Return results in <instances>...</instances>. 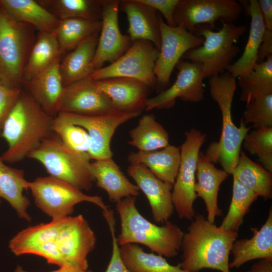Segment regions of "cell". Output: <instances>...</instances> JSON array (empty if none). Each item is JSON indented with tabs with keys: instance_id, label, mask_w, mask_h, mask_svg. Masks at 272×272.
Instances as JSON below:
<instances>
[{
	"instance_id": "42",
	"label": "cell",
	"mask_w": 272,
	"mask_h": 272,
	"mask_svg": "<svg viewBox=\"0 0 272 272\" xmlns=\"http://www.w3.org/2000/svg\"><path fill=\"white\" fill-rule=\"evenodd\" d=\"M20 87L11 86L0 82V129L20 97Z\"/></svg>"
},
{
	"instance_id": "26",
	"label": "cell",
	"mask_w": 272,
	"mask_h": 272,
	"mask_svg": "<svg viewBox=\"0 0 272 272\" xmlns=\"http://www.w3.org/2000/svg\"><path fill=\"white\" fill-rule=\"evenodd\" d=\"M127 160L130 165H144L159 179L173 185L180 163V150L169 145L160 150L131 152Z\"/></svg>"
},
{
	"instance_id": "21",
	"label": "cell",
	"mask_w": 272,
	"mask_h": 272,
	"mask_svg": "<svg viewBox=\"0 0 272 272\" xmlns=\"http://www.w3.org/2000/svg\"><path fill=\"white\" fill-rule=\"evenodd\" d=\"M60 59L24 83L29 94L42 109L52 117L59 113L64 89L60 72Z\"/></svg>"
},
{
	"instance_id": "9",
	"label": "cell",
	"mask_w": 272,
	"mask_h": 272,
	"mask_svg": "<svg viewBox=\"0 0 272 272\" xmlns=\"http://www.w3.org/2000/svg\"><path fill=\"white\" fill-rule=\"evenodd\" d=\"M31 190L36 206L52 219L69 216L74 207L81 202L93 203L106 212L108 207L97 195L84 193L73 185L49 175L31 182Z\"/></svg>"
},
{
	"instance_id": "22",
	"label": "cell",
	"mask_w": 272,
	"mask_h": 272,
	"mask_svg": "<svg viewBox=\"0 0 272 272\" xmlns=\"http://www.w3.org/2000/svg\"><path fill=\"white\" fill-rule=\"evenodd\" d=\"M229 175L223 169L217 168L204 153L199 152L194 190L196 196L203 199L208 213L207 219L211 223H215L217 217L222 216L218 203V192L221 184Z\"/></svg>"
},
{
	"instance_id": "44",
	"label": "cell",
	"mask_w": 272,
	"mask_h": 272,
	"mask_svg": "<svg viewBox=\"0 0 272 272\" xmlns=\"http://www.w3.org/2000/svg\"><path fill=\"white\" fill-rule=\"evenodd\" d=\"M270 55H272V31L265 29L258 50L257 63L262 62Z\"/></svg>"
},
{
	"instance_id": "8",
	"label": "cell",
	"mask_w": 272,
	"mask_h": 272,
	"mask_svg": "<svg viewBox=\"0 0 272 272\" xmlns=\"http://www.w3.org/2000/svg\"><path fill=\"white\" fill-rule=\"evenodd\" d=\"M31 26L17 21L0 6V72L4 82L20 87L33 44Z\"/></svg>"
},
{
	"instance_id": "50",
	"label": "cell",
	"mask_w": 272,
	"mask_h": 272,
	"mask_svg": "<svg viewBox=\"0 0 272 272\" xmlns=\"http://www.w3.org/2000/svg\"><path fill=\"white\" fill-rule=\"evenodd\" d=\"M0 202H1V201H0Z\"/></svg>"
},
{
	"instance_id": "19",
	"label": "cell",
	"mask_w": 272,
	"mask_h": 272,
	"mask_svg": "<svg viewBox=\"0 0 272 272\" xmlns=\"http://www.w3.org/2000/svg\"><path fill=\"white\" fill-rule=\"evenodd\" d=\"M119 111H142L145 108L150 88L138 80L122 77L94 81Z\"/></svg>"
},
{
	"instance_id": "2",
	"label": "cell",
	"mask_w": 272,
	"mask_h": 272,
	"mask_svg": "<svg viewBox=\"0 0 272 272\" xmlns=\"http://www.w3.org/2000/svg\"><path fill=\"white\" fill-rule=\"evenodd\" d=\"M238 232L223 230L203 215H195L183 233L178 265L186 272L210 268L230 272L229 255Z\"/></svg>"
},
{
	"instance_id": "27",
	"label": "cell",
	"mask_w": 272,
	"mask_h": 272,
	"mask_svg": "<svg viewBox=\"0 0 272 272\" xmlns=\"http://www.w3.org/2000/svg\"><path fill=\"white\" fill-rule=\"evenodd\" d=\"M99 34L84 40L60 61V72L64 86L88 78L94 71L91 67Z\"/></svg>"
},
{
	"instance_id": "33",
	"label": "cell",
	"mask_w": 272,
	"mask_h": 272,
	"mask_svg": "<svg viewBox=\"0 0 272 272\" xmlns=\"http://www.w3.org/2000/svg\"><path fill=\"white\" fill-rule=\"evenodd\" d=\"M122 260L130 272H186L169 263L162 256L147 253L136 244L119 246Z\"/></svg>"
},
{
	"instance_id": "12",
	"label": "cell",
	"mask_w": 272,
	"mask_h": 272,
	"mask_svg": "<svg viewBox=\"0 0 272 272\" xmlns=\"http://www.w3.org/2000/svg\"><path fill=\"white\" fill-rule=\"evenodd\" d=\"M159 23L161 46L154 70L158 94L169 87L172 73L184 54L203 43V38L191 33L182 25H168L160 15Z\"/></svg>"
},
{
	"instance_id": "37",
	"label": "cell",
	"mask_w": 272,
	"mask_h": 272,
	"mask_svg": "<svg viewBox=\"0 0 272 272\" xmlns=\"http://www.w3.org/2000/svg\"><path fill=\"white\" fill-rule=\"evenodd\" d=\"M233 177L232 196L228 213L219 227L223 230L238 232L245 216L251 205L258 197Z\"/></svg>"
},
{
	"instance_id": "49",
	"label": "cell",
	"mask_w": 272,
	"mask_h": 272,
	"mask_svg": "<svg viewBox=\"0 0 272 272\" xmlns=\"http://www.w3.org/2000/svg\"><path fill=\"white\" fill-rule=\"evenodd\" d=\"M1 134V130L0 129V135Z\"/></svg>"
},
{
	"instance_id": "24",
	"label": "cell",
	"mask_w": 272,
	"mask_h": 272,
	"mask_svg": "<svg viewBox=\"0 0 272 272\" xmlns=\"http://www.w3.org/2000/svg\"><path fill=\"white\" fill-rule=\"evenodd\" d=\"M240 3L250 16L251 22L248 38L242 54L226 69L236 79L246 76L257 63L258 50L265 29L257 1Z\"/></svg>"
},
{
	"instance_id": "5",
	"label": "cell",
	"mask_w": 272,
	"mask_h": 272,
	"mask_svg": "<svg viewBox=\"0 0 272 272\" xmlns=\"http://www.w3.org/2000/svg\"><path fill=\"white\" fill-rule=\"evenodd\" d=\"M136 198L129 196L116 203L121 231L116 237L119 246L139 243L153 252L168 258L176 256L180 250L184 232L170 221L158 226L147 220L135 206Z\"/></svg>"
},
{
	"instance_id": "34",
	"label": "cell",
	"mask_w": 272,
	"mask_h": 272,
	"mask_svg": "<svg viewBox=\"0 0 272 272\" xmlns=\"http://www.w3.org/2000/svg\"><path fill=\"white\" fill-rule=\"evenodd\" d=\"M129 136L128 144L142 152L158 150L169 145L168 132L153 114L142 116L138 125L130 130Z\"/></svg>"
},
{
	"instance_id": "30",
	"label": "cell",
	"mask_w": 272,
	"mask_h": 272,
	"mask_svg": "<svg viewBox=\"0 0 272 272\" xmlns=\"http://www.w3.org/2000/svg\"><path fill=\"white\" fill-rule=\"evenodd\" d=\"M62 55L54 33L39 31L24 70L23 83L60 59Z\"/></svg>"
},
{
	"instance_id": "35",
	"label": "cell",
	"mask_w": 272,
	"mask_h": 272,
	"mask_svg": "<svg viewBox=\"0 0 272 272\" xmlns=\"http://www.w3.org/2000/svg\"><path fill=\"white\" fill-rule=\"evenodd\" d=\"M103 0H39L43 7L59 20L82 18L101 21Z\"/></svg>"
},
{
	"instance_id": "23",
	"label": "cell",
	"mask_w": 272,
	"mask_h": 272,
	"mask_svg": "<svg viewBox=\"0 0 272 272\" xmlns=\"http://www.w3.org/2000/svg\"><path fill=\"white\" fill-rule=\"evenodd\" d=\"M252 236L250 238L236 240L232 246V259L229 262L230 268H238L249 261L254 259L272 258V208L264 224L257 229L251 227Z\"/></svg>"
},
{
	"instance_id": "25",
	"label": "cell",
	"mask_w": 272,
	"mask_h": 272,
	"mask_svg": "<svg viewBox=\"0 0 272 272\" xmlns=\"http://www.w3.org/2000/svg\"><path fill=\"white\" fill-rule=\"evenodd\" d=\"M91 169L97 186L106 191L111 202L139 194L138 187L126 178L112 158L91 162Z\"/></svg>"
},
{
	"instance_id": "15",
	"label": "cell",
	"mask_w": 272,
	"mask_h": 272,
	"mask_svg": "<svg viewBox=\"0 0 272 272\" xmlns=\"http://www.w3.org/2000/svg\"><path fill=\"white\" fill-rule=\"evenodd\" d=\"M176 67L178 73L174 83L156 96L148 98L146 103V110L172 108L177 98L194 103L203 99V80L206 76L201 65L181 59Z\"/></svg>"
},
{
	"instance_id": "13",
	"label": "cell",
	"mask_w": 272,
	"mask_h": 272,
	"mask_svg": "<svg viewBox=\"0 0 272 272\" xmlns=\"http://www.w3.org/2000/svg\"><path fill=\"white\" fill-rule=\"evenodd\" d=\"M240 2L234 0H179L174 13L176 26L182 25L193 34L198 26L214 28L215 23H233L242 12Z\"/></svg>"
},
{
	"instance_id": "41",
	"label": "cell",
	"mask_w": 272,
	"mask_h": 272,
	"mask_svg": "<svg viewBox=\"0 0 272 272\" xmlns=\"http://www.w3.org/2000/svg\"><path fill=\"white\" fill-rule=\"evenodd\" d=\"M108 225L112 238V251L111 259L105 272H130L124 264L120 256L119 246L115 235V220L113 211L108 209L102 212Z\"/></svg>"
},
{
	"instance_id": "40",
	"label": "cell",
	"mask_w": 272,
	"mask_h": 272,
	"mask_svg": "<svg viewBox=\"0 0 272 272\" xmlns=\"http://www.w3.org/2000/svg\"><path fill=\"white\" fill-rule=\"evenodd\" d=\"M255 129L272 127V94L258 97L248 103L241 119Z\"/></svg>"
},
{
	"instance_id": "18",
	"label": "cell",
	"mask_w": 272,
	"mask_h": 272,
	"mask_svg": "<svg viewBox=\"0 0 272 272\" xmlns=\"http://www.w3.org/2000/svg\"><path fill=\"white\" fill-rule=\"evenodd\" d=\"M127 172L147 198L154 221L161 224L168 222L174 210L173 185L159 179L142 164L130 165Z\"/></svg>"
},
{
	"instance_id": "28",
	"label": "cell",
	"mask_w": 272,
	"mask_h": 272,
	"mask_svg": "<svg viewBox=\"0 0 272 272\" xmlns=\"http://www.w3.org/2000/svg\"><path fill=\"white\" fill-rule=\"evenodd\" d=\"M5 163L0 157V198L10 204L19 218L31 222L27 212L30 202L23 194L29 189L31 182L25 178L23 170L11 167Z\"/></svg>"
},
{
	"instance_id": "4",
	"label": "cell",
	"mask_w": 272,
	"mask_h": 272,
	"mask_svg": "<svg viewBox=\"0 0 272 272\" xmlns=\"http://www.w3.org/2000/svg\"><path fill=\"white\" fill-rule=\"evenodd\" d=\"M210 92L221 111L222 127L218 142L211 143L205 153L214 164H220L228 174L236 166L243 140L250 128L241 120L236 126L232 120V105L236 89V78L225 71L218 76L209 78Z\"/></svg>"
},
{
	"instance_id": "11",
	"label": "cell",
	"mask_w": 272,
	"mask_h": 272,
	"mask_svg": "<svg viewBox=\"0 0 272 272\" xmlns=\"http://www.w3.org/2000/svg\"><path fill=\"white\" fill-rule=\"evenodd\" d=\"M159 53V50L149 41H134L118 59L94 71L88 78L98 81L110 78H128L141 81L150 88H156L157 81L154 70Z\"/></svg>"
},
{
	"instance_id": "45",
	"label": "cell",
	"mask_w": 272,
	"mask_h": 272,
	"mask_svg": "<svg viewBox=\"0 0 272 272\" xmlns=\"http://www.w3.org/2000/svg\"><path fill=\"white\" fill-rule=\"evenodd\" d=\"M257 2L263 18L265 29L272 31V1L259 0Z\"/></svg>"
},
{
	"instance_id": "32",
	"label": "cell",
	"mask_w": 272,
	"mask_h": 272,
	"mask_svg": "<svg viewBox=\"0 0 272 272\" xmlns=\"http://www.w3.org/2000/svg\"><path fill=\"white\" fill-rule=\"evenodd\" d=\"M101 21L69 18L59 21L53 32L62 54L69 52L89 37L100 32Z\"/></svg>"
},
{
	"instance_id": "7",
	"label": "cell",
	"mask_w": 272,
	"mask_h": 272,
	"mask_svg": "<svg viewBox=\"0 0 272 272\" xmlns=\"http://www.w3.org/2000/svg\"><path fill=\"white\" fill-rule=\"evenodd\" d=\"M39 162L49 175L88 191L95 181L87 155L67 148L53 132L28 156Z\"/></svg>"
},
{
	"instance_id": "46",
	"label": "cell",
	"mask_w": 272,
	"mask_h": 272,
	"mask_svg": "<svg viewBox=\"0 0 272 272\" xmlns=\"http://www.w3.org/2000/svg\"><path fill=\"white\" fill-rule=\"evenodd\" d=\"M244 272H272V258L261 259Z\"/></svg>"
},
{
	"instance_id": "1",
	"label": "cell",
	"mask_w": 272,
	"mask_h": 272,
	"mask_svg": "<svg viewBox=\"0 0 272 272\" xmlns=\"http://www.w3.org/2000/svg\"><path fill=\"white\" fill-rule=\"evenodd\" d=\"M96 242L94 232L79 215L30 226L17 233L9 246L17 256L36 255L59 267L69 265L88 270V255Z\"/></svg>"
},
{
	"instance_id": "17",
	"label": "cell",
	"mask_w": 272,
	"mask_h": 272,
	"mask_svg": "<svg viewBox=\"0 0 272 272\" xmlns=\"http://www.w3.org/2000/svg\"><path fill=\"white\" fill-rule=\"evenodd\" d=\"M118 111L94 81L88 78L64 86L59 113L95 115Z\"/></svg>"
},
{
	"instance_id": "36",
	"label": "cell",
	"mask_w": 272,
	"mask_h": 272,
	"mask_svg": "<svg viewBox=\"0 0 272 272\" xmlns=\"http://www.w3.org/2000/svg\"><path fill=\"white\" fill-rule=\"evenodd\" d=\"M238 79L242 102L247 103L260 96L272 94V55L257 63L246 76Z\"/></svg>"
},
{
	"instance_id": "31",
	"label": "cell",
	"mask_w": 272,
	"mask_h": 272,
	"mask_svg": "<svg viewBox=\"0 0 272 272\" xmlns=\"http://www.w3.org/2000/svg\"><path fill=\"white\" fill-rule=\"evenodd\" d=\"M240 183L264 200L272 197V174L241 151L232 174Z\"/></svg>"
},
{
	"instance_id": "38",
	"label": "cell",
	"mask_w": 272,
	"mask_h": 272,
	"mask_svg": "<svg viewBox=\"0 0 272 272\" xmlns=\"http://www.w3.org/2000/svg\"><path fill=\"white\" fill-rule=\"evenodd\" d=\"M51 129L67 148L88 156L91 141L85 129L67 121L58 114L53 118Z\"/></svg>"
},
{
	"instance_id": "16",
	"label": "cell",
	"mask_w": 272,
	"mask_h": 272,
	"mask_svg": "<svg viewBox=\"0 0 272 272\" xmlns=\"http://www.w3.org/2000/svg\"><path fill=\"white\" fill-rule=\"evenodd\" d=\"M119 0H103L102 26L95 55L91 64L93 71L107 62H114L129 48L132 41L120 31L118 24Z\"/></svg>"
},
{
	"instance_id": "20",
	"label": "cell",
	"mask_w": 272,
	"mask_h": 272,
	"mask_svg": "<svg viewBox=\"0 0 272 272\" xmlns=\"http://www.w3.org/2000/svg\"><path fill=\"white\" fill-rule=\"evenodd\" d=\"M119 9L126 15L128 35L132 42L147 40L159 50L161 32L157 11L141 0H119Z\"/></svg>"
},
{
	"instance_id": "14",
	"label": "cell",
	"mask_w": 272,
	"mask_h": 272,
	"mask_svg": "<svg viewBox=\"0 0 272 272\" xmlns=\"http://www.w3.org/2000/svg\"><path fill=\"white\" fill-rule=\"evenodd\" d=\"M141 113V111H118L95 115L62 112L58 114L67 121L86 130L91 141L88 155L90 160L95 161L112 157L110 143L115 130L119 126Z\"/></svg>"
},
{
	"instance_id": "29",
	"label": "cell",
	"mask_w": 272,
	"mask_h": 272,
	"mask_svg": "<svg viewBox=\"0 0 272 272\" xmlns=\"http://www.w3.org/2000/svg\"><path fill=\"white\" fill-rule=\"evenodd\" d=\"M0 6L21 22L36 28L39 31L53 32L59 20L34 0H0Z\"/></svg>"
},
{
	"instance_id": "39",
	"label": "cell",
	"mask_w": 272,
	"mask_h": 272,
	"mask_svg": "<svg viewBox=\"0 0 272 272\" xmlns=\"http://www.w3.org/2000/svg\"><path fill=\"white\" fill-rule=\"evenodd\" d=\"M242 143L249 154L256 156L263 167L272 172V127L248 132Z\"/></svg>"
},
{
	"instance_id": "3",
	"label": "cell",
	"mask_w": 272,
	"mask_h": 272,
	"mask_svg": "<svg viewBox=\"0 0 272 272\" xmlns=\"http://www.w3.org/2000/svg\"><path fill=\"white\" fill-rule=\"evenodd\" d=\"M53 117L46 113L29 94L22 92L6 119L1 134L8 144L0 157L5 163L20 162L52 133Z\"/></svg>"
},
{
	"instance_id": "6",
	"label": "cell",
	"mask_w": 272,
	"mask_h": 272,
	"mask_svg": "<svg viewBox=\"0 0 272 272\" xmlns=\"http://www.w3.org/2000/svg\"><path fill=\"white\" fill-rule=\"evenodd\" d=\"M222 24L218 31L207 25L196 27L193 34L203 38V43L200 46L187 51L181 58L200 64L206 78L225 72L240 51L239 47L235 43L247 30L244 25Z\"/></svg>"
},
{
	"instance_id": "48",
	"label": "cell",
	"mask_w": 272,
	"mask_h": 272,
	"mask_svg": "<svg viewBox=\"0 0 272 272\" xmlns=\"http://www.w3.org/2000/svg\"><path fill=\"white\" fill-rule=\"evenodd\" d=\"M1 81H2V82H4V79H3V77H2V76L1 73V72H0V82H1ZM4 83H5V82H4Z\"/></svg>"
},
{
	"instance_id": "47",
	"label": "cell",
	"mask_w": 272,
	"mask_h": 272,
	"mask_svg": "<svg viewBox=\"0 0 272 272\" xmlns=\"http://www.w3.org/2000/svg\"><path fill=\"white\" fill-rule=\"evenodd\" d=\"M14 272H29L27 271L24 270L23 268L18 265L16 268ZM51 272H91L89 270H83L77 267L69 265H65L60 267V268L57 270L52 271Z\"/></svg>"
},
{
	"instance_id": "43",
	"label": "cell",
	"mask_w": 272,
	"mask_h": 272,
	"mask_svg": "<svg viewBox=\"0 0 272 272\" xmlns=\"http://www.w3.org/2000/svg\"><path fill=\"white\" fill-rule=\"evenodd\" d=\"M143 3L160 12L165 18L166 24L170 26H176L174 13L179 0H141Z\"/></svg>"
},
{
	"instance_id": "10",
	"label": "cell",
	"mask_w": 272,
	"mask_h": 272,
	"mask_svg": "<svg viewBox=\"0 0 272 272\" xmlns=\"http://www.w3.org/2000/svg\"><path fill=\"white\" fill-rule=\"evenodd\" d=\"M206 135L191 128L185 132L180 150V163L172 188V201L178 217L192 220L195 216L193 208L197 197L195 190L197 162L200 149Z\"/></svg>"
}]
</instances>
